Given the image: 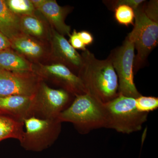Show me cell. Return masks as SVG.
Here are the masks:
<instances>
[{"label": "cell", "mask_w": 158, "mask_h": 158, "mask_svg": "<svg viewBox=\"0 0 158 158\" xmlns=\"http://www.w3.org/2000/svg\"><path fill=\"white\" fill-rule=\"evenodd\" d=\"M50 39L52 54L58 63L78 72L82 64L81 55L73 48L68 40L55 29H51Z\"/></svg>", "instance_id": "cell-10"}, {"label": "cell", "mask_w": 158, "mask_h": 158, "mask_svg": "<svg viewBox=\"0 0 158 158\" xmlns=\"http://www.w3.org/2000/svg\"><path fill=\"white\" fill-rule=\"evenodd\" d=\"M11 48L23 56L31 59H39L45 54L42 44L34 37L21 34L11 40Z\"/></svg>", "instance_id": "cell-13"}, {"label": "cell", "mask_w": 158, "mask_h": 158, "mask_svg": "<svg viewBox=\"0 0 158 158\" xmlns=\"http://www.w3.org/2000/svg\"><path fill=\"white\" fill-rule=\"evenodd\" d=\"M41 81L34 72L18 73L0 69V97L34 96Z\"/></svg>", "instance_id": "cell-9"}, {"label": "cell", "mask_w": 158, "mask_h": 158, "mask_svg": "<svg viewBox=\"0 0 158 158\" xmlns=\"http://www.w3.org/2000/svg\"><path fill=\"white\" fill-rule=\"evenodd\" d=\"M114 11L115 19L118 23L126 26L134 25L135 13L131 7L122 5L115 8Z\"/></svg>", "instance_id": "cell-19"}, {"label": "cell", "mask_w": 158, "mask_h": 158, "mask_svg": "<svg viewBox=\"0 0 158 158\" xmlns=\"http://www.w3.org/2000/svg\"><path fill=\"white\" fill-rule=\"evenodd\" d=\"M33 72L41 80L44 78L51 80L75 97L88 93L79 77L61 63L57 62L48 65L39 64L37 69H33Z\"/></svg>", "instance_id": "cell-8"}, {"label": "cell", "mask_w": 158, "mask_h": 158, "mask_svg": "<svg viewBox=\"0 0 158 158\" xmlns=\"http://www.w3.org/2000/svg\"><path fill=\"white\" fill-rule=\"evenodd\" d=\"M24 123L8 115L0 114V141L8 138L20 141L23 135Z\"/></svg>", "instance_id": "cell-16"}, {"label": "cell", "mask_w": 158, "mask_h": 158, "mask_svg": "<svg viewBox=\"0 0 158 158\" xmlns=\"http://www.w3.org/2000/svg\"><path fill=\"white\" fill-rule=\"evenodd\" d=\"M81 56L82 64L77 76L87 93L103 104L117 97L118 77L110 57L99 60L88 49L83 51Z\"/></svg>", "instance_id": "cell-1"}, {"label": "cell", "mask_w": 158, "mask_h": 158, "mask_svg": "<svg viewBox=\"0 0 158 158\" xmlns=\"http://www.w3.org/2000/svg\"><path fill=\"white\" fill-rule=\"evenodd\" d=\"M8 8L15 15H34L36 9L31 0H7L5 1Z\"/></svg>", "instance_id": "cell-18"}, {"label": "cell", "mask_w": 158, "mask_h": 158, "mask_svg": "<svg viewBox=\"0 0 158 158\" xmlns=\"http://www.w3.org/2000/svg\"><path fill=\"white\" fill-rule=\"evenodd\" d=\"M106 2L108 6L111 7V9H115L116 7L122 5H126L131 7L134 10L138 8L141 4L145 2L143 0H118Z\"/></svg>", "instance_id": "cell-21"}, {"label": "cell", "mask_w": 158, "mask_h": 158, "mask_svg": "<svg viewBox=\"0 0 158 158\" xmlns=\"http://www.w3.org/2000/svg\"><path fill=\"white\" fill-rule=\"evenodd\" d=\"M20 25L23 33L31 37L44 39L48 37L46 27L35 15L20 16Z\"/></svg>", "instance_id": "cell-17"}, {"label": "cell", "mask_w": 158, "mask_h": 158, "mask_svg": "<svg viewBox=\"0 0 158 158\" xmlns=\"http://www.w3.org/2000/svg\"><path fill=\"white\" fill-rule=\"evenodd\" d=\"M77 33L80 39L85 46L92 44L94 41V38L90 33L87 31H82Z\"/></svg>", "instance_id": "cell-24"}, {"label": "cell", "mask_w": 158, "mask_h": 158, "mask_svg": "<svg viewBox=\"0 0 158 158\" xmlns=\"http://www.w3.org/2000/svg\"><path fill=\"white\" fill-rule=\"evenodd\" d=\"M105 105L108 113L107 129L128 135L141 131L147 121L148 113L138 112L135 98L119 94Z\"/></svg>", "instance_id": "cell-3"}, {"label": "cell", "mask_w": 158, "mask_h": 158, "mask_svg": "<svg viewBox=\"0 0 158 158\" xmlns=\"http://www.w3.org/2000/svg\"><path fill=\"white\" fill-rule=\"evenodd\" d=\"M135 46L126 38L122 45L111 52L109 56L118 77V94L136 98L141 96L134 80Z\"/></svg>", "instance_id": "cell-6"}, {"label": "cell", "mask_w": 158, "mask_h": 158, "mask_svg": "<svg viewBox=\"0 0 158 158\" xmlns=\"http://www.w3.org/2000/svg\"></svg>", "instance_id": "cell-27"}, {"label": "cell", "mask_w": 158, "mask_h": 158, "mask_svg": "<svg viewBox=\"0 0 158 158\" xmlns=\"http://www.w3.org/2000/svg\"><path fill=\"white\" fill-rule=\"evenodd\" d=\"M69 43L75 49L82 50L83 51L86 50V46L84 44L82 40L80 39L77 32L75 30H74L72 34H71Z\"/></svg>", "instance_id": "cell-23"}, {"label": "cell", "mask_w": 158, "mask_h": 158, "mask_svg": "<svg viewBox=\"0 0 158 158\" xmlns=\"http://www.w3.org/2000/svg\"><path fill=\"white\" fill-rule=\"evenodd\" d=\"M135 106L138 112L148 113L158 109V98L141 95L135 98Z\"/></svg>", "instance_id": "cell-20"}, {"label": "cell", "mask_w": 158, "mask_h": 158, "mask_svg": "<svg viewBox=\"0 0 158 158\" xmlns=\"http://www.w3.org/2000/svg\"><path fill=\"white\" fill-rule=\"evenodd\" d=\"M70 93L63 89L50 88L40 81L34 96V116L42 119H56L66 109Z\"/></svg>", "instance_id": "cell-7"}, {"label": "cell", "mask_w": 158, "mask_h": 158, "mask_svg": "<svg viewBox=\"0 0 158 158\" xmlns=\"http://www.w3.org/2000/svg\"><path fill=\"white\" fill-rule=\"evenodd\" d=\"M0 69L18 73L33 72V65L9 49L0 51Z\"/></svg>", "instance_id": "cell-14"}, {"label": "cell", "mask_w": 158, "mask_h": 158, "mask_svg": "<svg viewBox=\"0 0 158 158\" xmlns=\"http://www.w3.org/2000/svg\"><path fill=\"white\" fill-rule=\"evenodd\" d=\"M10 48H11V41L0 31V51L8 49Z\"/></svg>", "instance_id": "cell-25"}, {"label": "cell", "mask_w": 158, "mask_h": 158, "mask_svg": "<svg viewBox=\"0 0 158 158\" xmlns=\"http://www.w3.org/2000/svg\"><path fill=\"white\" fill-rule=\"evenodd\" d=\"M36 10L42 13L50 23L52 28L63 36H70V26L65 23V19L69 11L68 7H62L55 0H45Z\"/></svg>", "instance_id": "cell-12"}, {"label": "cell", "mask_w": 158, "mask_h": 158, "mask_svg": "<svg viewBox=\"0 0 158 158\" xmlns=\"http://www.w3.org/2000/svg\"><path fill=\"white\" fill-rule=\"evenodd\" d=\"M0 114L23 122L24 119L34 116V96L10 95L0 97Z\"/></svg>", "instance_id": "cell-11"}, {"label": "cell", "mask_w": 158, "mask_h": 158, "mask_svg": "<svg viewBox=\"0 0 158 158\" xmlns=\"http://www.w3.org/2000/svg\"><path fill=\"white\" fill-rule=\"evenodd\" d=\"M75 97L71 105L59 114L57 119L60 122L73 123L83 134L107 128L108 113L105 104L88 93Z\"/></svg>", "instance_id": "cell-2"}, {"label": "cell", "mask_w": 158, "mask_h": 158, "mask_svg": "<svg viewBox=\"0 0 158 158\" xmlns=\"http://www.w3.org/2000/svg\"><path fill=\"white\" fill-rule=\"evenodd\" d=\"M0 31L11 41L20 34V17L8 8L6 2L0 0Z\"/></svg>", "instance_id": "cell-15"}, {"label": "cell", "mask_w": 158, "mask_h": 158, "mask_svg": "<svg viewBox=\"0 0 158 158\" xmlns=\"http://www.w3.org/2000/svg\"><path fill=\"white\" fill-rule=\"evenodd\" d=\"M26 131L21 146L26 150L39 152L50 147L58 138L62 123L56 119H42L34 116L23 120Z\"/></svg>", "instance_id": "cell-5"}, {"label": "cell", "mask_w": 158, "mask_h": 158, "mask_svg": "<svg viewBox=\"0 0 158 158\" xmlns=\"http://www.w3.org/2000/svg\"><path fill=\"white\" fill-rule=\"evenodd\" d=\"M31 1L35 9H37L44 3L45 0H31Z\"/></svg>", "instance_id": "cell-26"}, {"label": "cell", "mask_w": 158, "mask_h": 158, "mask_svg": "<svg viewBox=\"0 0 158 158\" xmlns=\"http://www.w3.org/2000/svg\"><path fill=\"white\" fill-rule=\"evenodd\" d=\"M145 2L143 4L144 10L145 14L151 19L158 23V1H151L145 5Z\"/></svg>", "instance_id": "cell-22"}, {"label": "cell", "mask_w": 158, "mask_h": 158, "mask_svg": "<svg viewBox=\"0 0 158 158\" xmlns=\"http://www.w3.org/2000/svg\"><path fill=\"white\" fill-rule=\"evenodd\" d=\"M143 4L134 10L135 20L134 28L127 37L137 51L134 59V72L143 65L158 44V23L148 17L144 11Z\"/></svg>", "instance_id": "cell-4"}]
</instances>
